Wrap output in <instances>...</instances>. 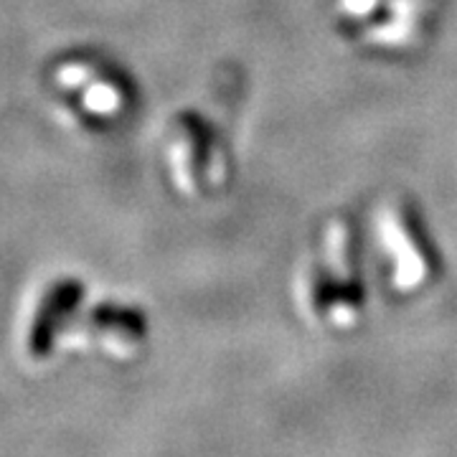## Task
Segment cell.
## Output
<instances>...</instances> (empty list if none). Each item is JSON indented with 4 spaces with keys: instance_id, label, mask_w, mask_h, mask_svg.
I'll return each mask as SVG.
<instances>
[{
    "instance_id": "2",
    "label": "cell",
    "mask_w": 457,
    "mask_h": 457,
    "mask_svg": "<svg viewBox=\"0 0 457 457\" xmlns=\"http://www.w3.org/2000/svg\"><path fill=\"white\" fill-rule=\"evenodd\" d=\"M381 242L392 262V279L402 290H422L440 272L437 260L429 249L425 228L409 206L392 201L381 212Z\"/></svg>"
},
{
    "instance_id": "3",
    "label": "cell",
    "mask_w": 457,
    "mask_h": 457,
    "mask_svg": "<svg viewBox=\"0 0 457 457\" xmlns=\"http://www.w3.org/2000/svg\"><path fill=\"white\" fill-rule=\"evenodd\" d=\"M82 297L84 285L79 279H62L46 293V297L38 305L31 333H29V351H31L33 359H49L54 345H56L59 330L66 323V318L77 311Z\"/></svg>"
},
{
    "instance_id": "1",
    "label": "cell",
    "mask_w": 457,
    "mask_h": 457,
    "mask_svg": "<svg viewBox=\"0 0 457 457\" xmlns=\"http://www.w3.org/2000/svg\"><path fill=\"white\" fill-rule=\"evenodd\" d=\"M326 257L330 264L311 262L300 272L297 303L315 326L348 328L363 311L359 239L343 221H333L326 234Z\"/></svg>"
}]
</instances>
